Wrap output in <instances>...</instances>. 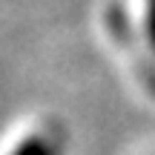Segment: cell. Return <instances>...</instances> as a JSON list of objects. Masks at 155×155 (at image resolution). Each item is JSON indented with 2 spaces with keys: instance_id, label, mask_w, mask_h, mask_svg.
Here are the masks:
<instances>
[{
  "instance_id": "cell-1",
  "label": "cell",
  "mask_w": 155,
  "mask_h": 155,
  "mask_svg": "<svg viewBox=\"0 0 155 155\" xmlns=\"http://www.w3.org/2000/svg\"><path fill=\"white\" fill-rule=\"evenodd\" d=\"M12 155H55V152H52V144L43 135H29V138H23L20 144L15 147Z\"/></svg>"
}]
</instances>
